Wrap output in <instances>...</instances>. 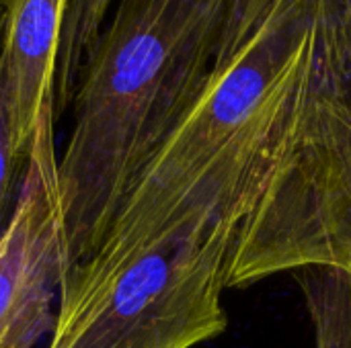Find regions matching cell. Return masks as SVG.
<instances>
[{
	"label": "cell",
	"mask_w": 351,
	"mask_h": 348,
	"mask_svg": "<svg viewBox=\"0 0 351 348\" xmlns=\"http://www.w3.org/2000/svg\"><path fill=\"white\" fill-rule=\"evenodd\" d=\"M232 0H117L90 47L58 158L66 271L90 254L212 70Z\"/></svg>",
	"instance_id": "obj_1"
},
{
	"label": "cell",
	"mask_w": 351,
	"mask_h": 348,
	"mask_svg": "<svg viewBox=\"0 0 351 348\" xmlns=\"http://www.w3.org/2000/svg\"><path fill=\"white\" fill-rule=\"evenodd\" d=\"M271 172L199 185L171 203L128 195L97 248L66 271L45 348H195L218 338L230 263Z\"/></svg>",
	"instance_id": "obj_2"
},
{
	"label": "cell",
	"mask_w": 351,
	"mask_h": 348,
	"mask_svg": "<svg viewBox=\"0 0 351 348\" xmlns=\"http://www.w3.org/2000/svg\"><path fill=\"white\" fill-rule=\"evenodd\" d=\"M302 269L351 275V90L313 113L269 174L243 226L228 289Z\"/></svg>",
	"instance_id": "obj_3"
},
{
	"label": "cell",
	"mask_w": 351,
	"mask_h": 348,
	"mask_svg": "<svg viewBox=\"0 0 351 348\" xmlns=\"http://www.w3.org/2000/svg\"><path fill=\"white\" fill-rule=\"evenodd\" d=\"M53 137L35 142L12 217L0 238V348L49 338L66 275Z\"/></svg>",
	"instance_id": "obj_4"
},
{
	"label": "cell",
	"mask_w": 351,
	"mask_h": 348,
	"mask_svg": "<svg viewBox=\"0 0 351 348\" xmlns=\"http://www.w3.org/2000/svg\"><path fill=\"white\" fill-rule=\"evenodd\" d=\"M68 0H4L2 84L16 154L29 162L37 139L53 137L58 53Z\"/></svg>",
	"instance_id": "obj_5"
},
{
	"label": "cell",
	"mask_w": 351,
	"mask_h": 348,
	"mask_svg": "<svg viewBox=\"0 0 351 348\" xmlns=\"http://www.w3.org/2000/svg\"><path fill=\"white\" fill-rule=\"evenodd\" d=\"M294 279L311 318L315 348H351V275L302 269Z\"/></svg>",
	"instance_id": "obj_6"
},
{
	"label": "cell",
	"mask_w": 351,
	"mask_h": 348,
	"mask_svg": "<svg viewBox=\"0 0 351 348\" xmlns=\"http://www.w3.org/2000/svg\"><path fill=\"white\" fill-rule=\"evenodd\" d=\"M113 0H68L58 53L56 115L70 109L82 64L99 39Z\"/></svg>",
	"instance_id": "obj_7"
},
{
	"label": "cell",
	"mask_w": 351,
	"mask_h": 348,
	"mask_svg": "<svg viewBox=\"0 0 351 348\" xmlns=\"http://www.w3.org/2000/svg\"><path fill=\"white\" fill-rule=\"evenodd\" d=\"M2 27H4V8L0 10V41H2ZM27 162H23L16 154L14 135L10 127L4 84H2V66H0V238L6 232V226L12 217L23 174Z\"/></svg>",
	"instance_id": "obj_8"
},
{
	"label": "cell",
	"mask_w": 351,
	"mask_h": 348,
	"mask_svg": "<svg viewBox=\"0 0 351 348\" xmlns=\"http://www.w3.org/2000/svg\"><path fill=\"white\" fill-rule=\"evenodd\" d=\"M337 4V14H339V25H341V35H343V47H346V57L351 72V0H335Z\"/></svg>",
	"instance_id": "obj_9"
},
{
	"label": "cell",
	"mask_w": 351,
	"mask_h": 348,
	"mask_svg": "<svg viewBox=\"0 0 351 348\" xmlns=\"http://www.w3.org/2000/svg\"><path fill=\"white\" fill-rule=\"evenodd\" d=\"M4 8V0H0V10Z\"/></svg>",
	"instance_id": "obj_10"
}]
</instances>
